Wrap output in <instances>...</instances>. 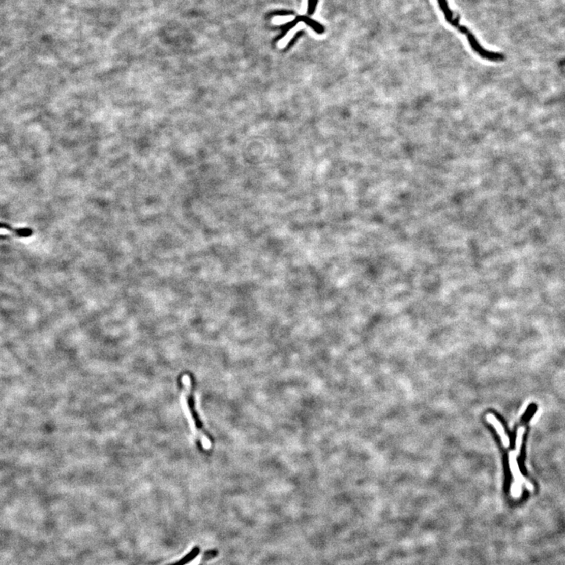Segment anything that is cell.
<instances>
[{
    "label": "cell",
    "mask_w": 565,
    "mask_h": 565,
    "mask_svg": "<svg viewBox=\"0 0 565 565\" xmlns=\"http://www.w3.org/2000/svg\"><path fill=\"white\" fill-rule=\"evenodd\" d=\"M436 2L443 14L445 21L461 34L466 36L469 47L480 57L491 62H501L505 60V56L502 53L491 51L481 46L475 35L466 26L461 24L460 17L451 9L449 0H436Z\"/></svg>",
    "instance_id": "6da1fadb"
},
{
    "label": "cell",
    "mask_w": 565,
    "mask_h": 565,
    "mask_svg": "<svg viewBox=\"0 0 565 565\" xmlns=\"http://www.w3.org/2000/svg\"><path fill=\"white\" fill-rule=\"evenodd\" d=\"M182 382L184 385V390L182 393L181 396V405H182V411L186 415V419H188V423H189V427H190L191 431L193 432V435L199 439L200 442L203 445V449L208 450V449L212 448V442L209 440L207 436L198 429L196 426V421H195L194 418H193V414L191 412L190 408H189V404H188V396L190 393L191 387H192V381H191L190 377L188 375H184L182 378Z\"/></svg>",
    "instance_id": "7a4b0ae2"
},
{
    "label": "cell",
    "mask_w": 565,
    "mask_h": 565,
    "mask_svg": "<svg viewBox=\"0 0 565 565\" xmlns=\"http://www.w3.org/2000/svg\"><path fill=\"white\" fill-rule=\"evenodd\" d=\"M524 427H520L517 433V452H511L510 454V469L512 472L513 476H514V481L513 483L512 487H511V494L514 498H517L521 496L522 494V485L523 483H524L526 485V488H528L530 491H533L534 487L532 486L529 481H527L525 478L521 474L519 469L518 464H517V455H518L520 449H521V443H522V436L524 434Z\"/></svg>",
    "instance_id": "3957f363"
},
{
    "label": "cell",
    "mask_w": 565,
    "mask_h": 565,
    "mask_svg": "<svg viewBox=\"0 0 565 565\" xmlns=\"http://www.w3.org/2000/svg\"><path fill=\"white\" fill-rule=\"evenodd\" d=\"M487 420H488V423L493 425L494 427L495 428V430L498 431V435H499L500 437H501V440H502L504 447H505V448H508V447L510 446V440H509V437L507 436V435L505 434V430H504L503 426L501 424V423H500L498 419H496V417H495L492 414H488V415H487Z\"/></svg>",
    "instance_id": "277c9868"
},
{
    "label": "cell",
    "mask_w": 565,
    "mask_h": 565,
    "mask_svg": "<svg viewBox=\"0 0 565 565\" xmlns=\"http://www.w3.org/2000/svg\"><path fill=\"white\" fill-rule=\"evenodd\" d=\"M199 553H200V548H199V546H196V547H194L193 550H191L186 556H185L182 560H179L177 563H174L170 565H186L188 564V563H190L191 562L194 560L195 559L199 556Z\"/></svg>",
    "instance_id": "5b68a950"
},
{
    "label": "cell",
    "mask_w": 565,
    "mask_h": 565,
    "mask_svg": "<svg viewBox=\"0 0 565 565\" xmlns=\"http://www.w3.org/2000/svg\"><path fill=\"white\" fill-rule=\"evenodd\" d=\"M303 28V24H302V25H301V24H297L296 27H294V28H292V29L287 33V34L284 36V39H282V40H280V42L278 43V47H280V48H284V47L287 46V43L293 38V36L297 33V31H299L300 28Z\"/></svg>",
    "instance_id": "8992f818"
},
{
    "label": "cell",
    "mask_w": 565,
    "mask_h": 565,
    "mask_svg": "<svg viewBox=\"0 0 565 565\" xmlns=\"http://www.w3.org/2000/svg\"><path fill=\"white\" fill-rule=\"evenodd\" d=\"M305 19H306L304 20L305 22L307 23V24H309V25L312 26V27H313V28H314L315 30H316V31L317 32H320V33H322V32H323V28H321V26L319 25V24H316L315 21H312V20L307 19V18H305Z\"/></svg>",
    "instance_id": "52a82bcc"
},
{
    "label": "cell",
    "mask_w": 565,
    "mask_h": 565,
    "mask_svg": "<svg viewBox=\"0 0 565 565\" xmlns=\"http://www.w3.org/2000/svg\"><path fill=\"white\" fill-rule=\"evenodd\" d=\"M290 19H291V17H276V18H274V20H273V23H275V24H282V23H285L287 22V21H290Z\"/></svg>",
    "instance_id": "ba28073f"
},
{
    "label": "cell",
    "mask_w": 565,
    "mask_h": 565,
    "mask_svg": "<svg viewBox=\"0 0 565 565\" xmlns=\"http://www.w3.org/2000/svg\"><path fill=\"white\" fill-rule=\"evenodd\" d=\"M316 4H317V0H309V13L310 14H313L316 10Z\"/></svg>",
    "instance_id": "9c48e42d"
},
{
    "label": "cell",
    "mask_w": 565,
    "mask_h": 565,
    "mask_svg": "<svg viewBox=\"0 0 565 565\" xmlns=\"http://www.w3.org/2000/svg\"><path fill=\"white\" fill-rule=\"evenodd\" d=\"M12 234H14V232L10 229L4 228V227H0V235H11Z\"/></svg>",
    "instance_id": "30bf717a"
},
{
    "label": "cell",
    "mask_w": 565,
    "mask_h": 565,
    "mask_svg": "<svg viewBox=\"0 0 565 565\" xmlns=\"http://www.w3.org/2000/svg\"><path fill=\"white\" fill-rule=\"evenodd\" d=\"M564 62H565V60H564Z\"/></svg>",
    "instance_id": "8fae6325"
}]
</instances>
